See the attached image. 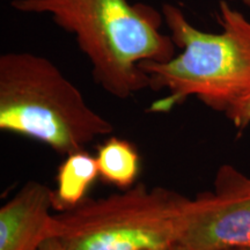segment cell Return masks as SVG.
Masks as SVG:
<instances>
[{"label": "cell", "instance_id": "obj_5", "mask_svg": "<svg viewBox=\"0 0 250 250\" xmlns=\"http://www.w3.org/2000/svg\"><path fill=\"white\" fill-rule=\"evenodd\" d=\"M180 242L189 250L250 247V176L230 165L219 167L213 190L192 198Z\"/></svg>", "mask_w": 250, "mask_h": 250}, {"label": "cell", "instance_id": "obj_9", "mask_svg": "<svg viewBox=\"0 0 250 250\" xmlns=\"http://www.w3.org/2000/svg\"><path fill=\"white\" fill-rule=\"evenodd\" d=\"M225 115L239 129L248 126L250 124V94Z\"/></svg>", "mask_w": 250, "mask_h": 250}, {"label": "cell", "instance_id": "obj_4", "mask_svg": "<svg viewBox=\"0 0 250 250\" xmlns=\"http://www.w3.org/2000/svg\"><path fill=\"white\" fill-rule=\"evenodd\" d=\"M191 202L167 188L134 184L54 214L51 237L67 250H158L180 241Z\"/></svg>", "mask_w": 250, "mask_h": 250}, {"label": "cell", "instance_id": "obj_1", "mask_svg": "<svg viewBox=\"0 0 250 250\" xmlns=\"http://www.w3.org/2000/svg\"><path fill=\"white\" fill-rule=\"evenodd\" d=\"M22 13L50 14L54 22L76 37L92 64L99 86L117 99H129L149 88L140 68L145 62L175 57L176 45L162 34L164 15L146 4L127 0H12Z\"/></svg>", "mask_w": 250, "mask_h": 250}, {"label": "cell", "instance_id": "obj_2", "mask_svg": "<svg viewBox=\"0 0 250 250\" xmlns=\"http://www.w3.org/2000/svg\"><path fill=\"white\" fill-rule=\"evenodd\" d=\"M164 20L177 48L164 62H145L140 68L149 78V88L166 90L151 110L167 112L187 99L226 114L250 94V21L226 0L219 2L221 33L203 31L188 21L173 4L162 6Z\"/></svg>", "mask_w": 250, "mask_h": 250}, {"label": "cell", "instance_id": "obj_8", "mask_svg": "<svg viewBox=\"0 0 250 250\" xmlns=\"http://www.w3.org/2000/svg\"><path fill=\"white\" fill-rule=\"evenodd\" d=\"M99 175L104 182L126 190L136 184L140 170V158L133 144L110 137L100 145L98 155Z\"/></svg>", "mask_w": 250, "mask_h": 250}, {"label": "cell", "instance_id": "obj_7", "mask_svg": "<svg viewBox=\"0 0 250 250\" xmlns=\"http://www.w3.org/2000/svg\"><path fill=\"white\" fill-rule=\"evenodd\" d=\"M100 176L96 156L79 151L66 155L56 177V189L52 190L54 210L70 211L87 198L86 195Z\"/></svg>", "mask_w": 250, "mask_h": 250}, {"label": "cell", "instance_id": "obj_12", "mask_svg": "<svg viewBox=\"0 0 250 250\" xmlns=\"http://www.w3.org/2000/svg\"><path fill=\"white\" fill-rule=\"evenodd\" d=\"M232 250H250V247H245V248H237V249H232Z\"/></svg>", "mask_w": 250, "mask_h": 250}, {"label": "cell", "instance_id": "obj_6", "mask_svg": "<svg viewBox=\"0 0 250 250\" xmlns=\"http://www.w3.org/2000/svg\"><path fill=\"white\" fill-rule=\"evenodd\" d=\"M52 190L29 181L0 208V250H37L51 237Z\"/></svg>", "mask_w": 250, "mask_h": 250}, {"label": "cell", "instance_id": "obj_10", "mask_svg": "<svg viewBox=\"0 0 250 250\" xmlns=\"http://www.w3.org/2000/svg\"><path fill=\"white\" fill-rule=\"evenodd\" d=\"M37 250H67V248L59 241L57 237H50L45 240Z\"/></svg>", "mask_w": 250, "mask_h": 250}, {"label": "cell", "instance_id": "obj_13", "mask_svg": "<svg viewBox=\"0 0 250 250\" xmlns=\"http://www.w3.org/2000/svg\"><path fill=\"white\" fill-rule=\"evenodd\" d=\"M241 1H242L245 5L250 6V0H241Z\"/></svg>", "mask_w": 250, "mask_h": 250}, {"label": "cell", "instance_id": "obj_11", "mask_svg": "<svg viewBox=\"0 0 250 250\" xmlns=\"http://www.w3.org/2000/svg\"><path fill=\"white\" fill-rule=\"evenodd\" d=\"M158 250H189V249H188L186 246L182 245V243L179 241V242L173 243V245L165 247V248H161V249H158Z\"/></svg>", "mask_w": 250, "mask_h": 250}, {"label": "cell", "instance_id": "obj_3", "mask_svg": "<svg viewBox=\"0 0 250 250\" xmlns=\"http://www.w3.org/2000/svg\"><path fill=\"white\" fill-rule=\"evenodd\" d=\"M0 129L66 156L85 151L114 126L50 59L8 52L0 57Z\"/></svg>", "mask_w": 250, "mask_h": 250}]
</instances>
